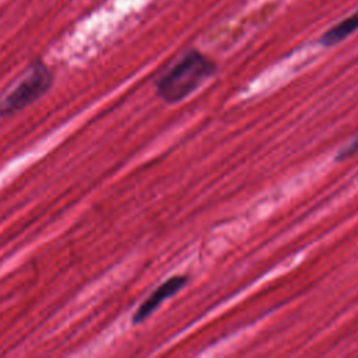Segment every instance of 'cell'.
<instances>
[{
	"label": "cell",
	"instance_id": "1",
	"mask_svg": "<svg viewBox=\"0 0 358 358\" xmlns=\"http://www.w3.org/2000/svg\"><path fill=\"white\" fill-rule=\"evenodd\" d=\"M215 71L217 64L210 57L199 50H189L157 81V94L168 103L180 102Z\"/></svg>",
	"mask_w": 358,
	"mask_h": 358
},
{
	"label": "cell",
	"instance_id": "2",
	"mask_svg": "<svg viewBox=\"0 0 358 358\" xmlns=\"http://www.w3.org/2000/svg\"><path fill=\"white\" fill-rule=\"evenodd\" d=\"M53 83L52 71L41 62H35L24 78L0 99V115L7 116L24 109L38 98H41Z\"/></svg>",
	"mask_w": 358,
	"mask_h": 358
},
{
	"label": "cell",
	"instance_id": "3",
	"mask_svg": "<svg viewBox=\"0 0 358 358\" xmlns=\"http://www.w3.org/2000/svg\"><path fill=\"white\" fill-rule=\"evenodd\" d=\"M187 284L186 275H173L169 277L165 282H162L136 310L133 316V323L140 324L144 322L148 316L152 315V312L168 298L175 295L179 289H182Z\"/></svg>",
	"mask_w": 358,
	"mask_h": 358
},
{
	"label": "cell",
	"instance_id": "4",
	"mask_svg": "<svg viewBox=\"0 0 358 358\" xmlns=\"http://www.w3.org/2000/svg\"><path fill=\"white\" fill-rule=\"evenodd\" d=\"M358 29V10L348 15L347 18L341 20L338 24L333 25L330 29H327L319 39L320 45L330 48L341 41H344L347 36H350L352 32Z\"/></svg>",
	"mask_w": 358,
	"mask_h": 358
},
{
	"label": "cell",
	"instance_id": "5",
	"mask_svg": "<svg viewBox=\"0 0 358 358\" xmlns=\"http://www.w3.org/2000/svg\"><path fill=\"white\" fill-rule=\"evenodd\" d=\"M355 152H358V133L354 136V138L347 143L340 151L336 154V161H344L350 157H352Z\"/></svg>",
	"mask_w": 358,
	"mask_h": 358
}]
</instances>
